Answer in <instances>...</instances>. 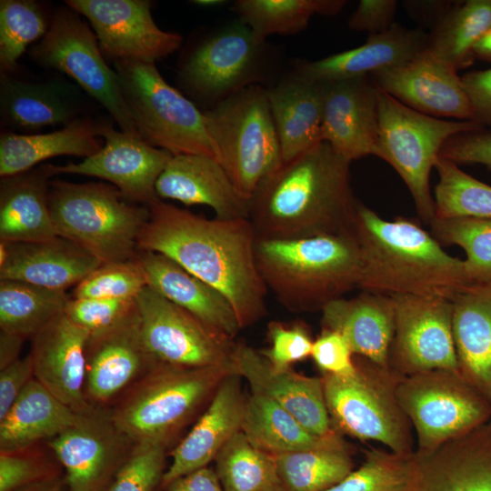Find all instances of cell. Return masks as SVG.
I'll list each match as a JSON object with an SVG mask.
<instances>
[{
  "label": "cell",
  "mask_w": 491,
  "mask_h": 491,
  "mask_svg": "<svg viewBox=\"0 0 491 491\" xmlns=\"http://www.w3.org/2000/svg\"><path fill=\"white\" fill-rule=\"evenodd\" d=\"M63 466L45 444L0 452V491H11L62 473Z\"/></svg>",
  "instance_id": "48"
},
{
  "label": "cell",
  "mask_w": 491,
  "mask_h": 491,
  "mask_svg": "<svg viewBox=\"0 0 491 491\" xmlns=\"http://www.w3.org/2000/svg\"><path fill=\"white\" fill-rule=\"evenodd\" d=\"M470 100L474 120L491 127V68L474 70L461 76Z\"/></svg>",
  "instance_id": "56"
},
{
  "label": "cell",
  "mask_w": 491,
  "mask_h": 491,
  "mask_svg": "<svg viewBox=\"0 0 491 491\" xmlns=\"http://www.w3.org/2000/svg\"><path fill=\"white\" fill-rule=\"evenodd\" d=\"M456 2L453 1H405L403 5L408 15L421 26L430 28V31L439 24Z\"/></svg>",
  "instance_id": "57"
},
{
  "label": "cell",
  "mask_w": 491,
  "mask_h": 491,
  "mask_svg": "<svg viewBox=\"0 0 491 491\" xmlns=\"http://www.w3.org/2000/svg\"><path fill=\"white\" fill-rule=\"evenodd\" d=\"M451 300L458 371L491 401V286L471 287Z\"/></svg>",
  "instance_id": "33"
},
{
  "label": "cell",
  "mask_w": 491,
  "mask_h": 491,
  "mask_svg": "<svg viewBox=\"0 0 491 491\" xmlns=\"http://www.w3.org/2000/svg\"><path fill=\"white\" fill-rule=\"evenodd\" d=\"M89 332L62 314L31 338L34 377L80 415L98 407L85 394Z\"/></svg>",
  "instance_id": "23"
},
{
  "label": "cell",
  "mask_w": 491,
  "mask_h": 491,
  "mask_svg": "<svg viewBox=\"0 0 491 491\" xmlns=\"http://www.w3.org/2000/svg\"><path fill=\"white\" fill-rule=\"evenodd\" d=\"M396 393L415 428L417 452L432 451L491 418V401L458 370L400 376Z\"/></svg>",
  "instance_id": "11"
},
{
  "label": "cell",
  "mask_w": 491,
  "mask_h": 491,
  "mask_svg": "<svg viewBox=\"0 0 491 491\" xmlns=\"http://www.w3.org/2000/svg\"><path fill=\"white\" fill-rule=\"evenodd\" d=\"M148 208L140 251L168 256L223 294L241 328L266 314L268 291L257 268V236L249 219H207L160 198Z\"/></svg>",
  "instance_id": "1"
},
{
  "label": "cell",
  "mask_w": 491,
  "mask_h": 491,
  "mask_svg": "<svg viewBox=\"0 0 491 491\" xmlns=\"http://www.w3.org/2000/svg\"><path fill=\"white\" fill-rule=\"evenodd\" d=\"M233 372L246 380L251 392L277 403L313 434L338 433L326 408L323 376H307L292 368L276 370L259 351L244 343H237Z\"/></svg>",
  "instance_id": "24"
},
{
  "label": "cell",
  "mask_w": 491,
  "mask_h": 491,
  "mask_svg": "<svg viewBox=\"0 0 491 491\" xmlns=\"http://www.w3.org/2000/svg\"><path fill=\"white\" fill-rule=\"evenodd\" d=\"M114 65L124 99L144 141L172 155H204L217 161L205 113L171 86L155 64L125 60Z\"/></svg>",
  "instance_id": "9"
},
{
  "label": "cell",
  "mask_w": 491,
  "mask_h": 491,
  "mask_svg": "<svg viewBox=\"0 0 491 491\" xmlns=\"http://www.w3.org/2000/svg\"><path fill=\"white\" fill-rule=\"evenodd\" d=\"M1 112L10 125L35 131L66 125L76 119V109L56 83L35 84L1 77Z\"/></svg>",
  "instance_id": "37"
},
{
  "label": "cell",
  "mask_w": 491,
  "mask_h": 491,
  "mask_svg": "<svg viewBox=\"0 0 491 491\" xmlns=\"http://www.w3.org/2000/svg\"><path fill=\"white\" fill-rule=\"evenodd\" d=\"M428 46V33L395 24L368 35L365 44L316 61H298L294 71L316 83L370 76L406 65Z\"/></svg>",
  "instance_id": "26"
},
{
  "label": "cell",
  "mask_w": 491,
  "mask_h": 491,
  "mask_svg": "<svg viewBox=\"0 0 491 491\" xmlns=\"http://www.w3.org/2000/svg\"><path fill=\"white\" fill-rule=\"evenodd\" d=\"M31 55L41 65L74 78L106 109L121 131L139 136L116 72L106 65L95 34L75 10L63 7L55 13Z\"/></svg>",
  "instance_id": "13"
},
{
  "label": "cell",
  "mask_w": 491,
  "mask_h": 491,
  "mask_svg": "<svg viewBox=\"0 0 491 491\" xmlns=\"http://www.w3.org/2000/svg\"><path fill=\"white\" fill-rule=\"evenodd\" d=\"M345 0H237L232 9L261 39L303 31L312 16L336 15Z\"/></svg>",
  "instance_id": "41"
},
{
  "label": "cell",
  "mask_w": 491,
  "mask_h": 491,
  "mask_svg": "<svg viewBox=\"0 0 491 491\" xmlns=\"http://www.w3.org/2000/svg\"><path fill=\"white\" fill-rule=\"evenodd\" d=\"M90 23L103 55L116 61H155L176 51L179 34L161 30L147 0H68Z\"/></svg>",
  "instance_id": "17"
},
{
  "label": "cell",
  "mask_w": 491,
  "mask_h": 491,
  "mask_svg": "<svg viewBox=\"0 0 491 491\" xmlns=\"http://www.w3.org/2000/svg\"><path fill=\"white\" fill-rule=\"evenodd\" d=\"M147 286L136 259L102 264L73 290L75 298L135 299Z\"/></svg>",
  "instance_id": "47"
},
{
  "label": "cell",
  "mask_w": 491,
  "mask_h": 491,
  "mask_svg": "<svg viewBox=\"0 0 491 491\" xmlns=\"http://www.w3.org/2000/svg\"><path fill=\"white\" fill-rule=\"evenodd\" d=\"M156 365L144 346L136 307L114 326L89 336L85 396L95 407L110 408Z\"/></svg>",
  "instance_id": "19"
},
{
  "label": "cell",
  "mask_w": 491,
  "mask_h": 491,
  "mask_svg": "<svg viewBox=\"0 0 491 491\" xmlns=\"http://www.w3.org/2000/svg\"><path fill=\"white\" fill-rule=\"evenodd\" d=\"M70 298L65 291L0 279V329L31 339L65 313Z\"/></svg>",
  "instance_id": "38"
},
{
  "label": "cell",
  "mask_w": 491,
  "mask_h": 491,
  "mask_svg": "<svg viewBox=\"0 0 491 491\" xmlns=\"http://www.w3.org/2000/svg\"><path fill=\"white\" fill-rule=\"evenodd\" d=\"M82 416L34 377L0 419V452L47 442L77 423Z\"/></svg>",
  "instance_id": "34"
},
{
  "label": "cell",
  "mask_w": 491,
  "mask_h": 491,
  "mask_svg": "<svg viewBox=\"0 0 491 491\" xmlns=\"http://www.w3.org/2000/svg\"><path fill=\"white\" fill-rule=\"evenodd\" d=\"M135 259L147 286L210 326L236 337L242 328L223 294L160 253L139 250Z\"/></svg>",
  "instance_id": "29"
},
{
  "label": "cell",
  "mask_w": 491,
  "mask_h": 491,
  "mask_svg": "<svg viewBox=\"0 0 491 491\" xmlns=\"http://www.w3.org/2000/svg\"><path fill=\"white\" fill-rule=\"evenodd\" d=\"M99 124L76 118L59 130L45 134H2L0 175H17L52 157L75 155L87 158L103 147Z\"/></svg>",
  "instance_id": "35"
},
{
  "label": "cell",
  "mask_w": 491,
  "mask_h": 491,
  "mask_svg": "<svg viewBox=\"0 0 491 491\" xmlns=\"http://www.w3.org/2000/svg\"><path fill=\"white\" fill-rule=\"evenodd\" d=\"M435 168V218H491V185L439 156Z\"/></svg>",
  "instance_id": "43"
},
{
  "label": "cell",
  "mask_w": 491,
  "mask_h": 491,
  "mask_svg": "<svg viewBox=\"0 0 491 491\" xmlns=\"http://www.w3.org/2000/svg\"><path fill=\"white\" fill-rule=\"evenodd\" d=\"M241 431L256 447L272 456L347 446L341 434L315 435L277 403L253 392L246 397Z\"/></svg>",
  "instance_id": "36"
},
{
  "label": "cell",
  "mask_w": 491,
  "mask_h": 491,
  "mask_svg": "<svg viewBox=\"0 0 491 491\" xmlns=\"http://www.w3.org/2000/svg\"><path fill=\"white\" fill-rule=\"evenodd\" d=\"M376 157L388 163L408 188L420 219H435L430 174L453 135L483 127L474 120H444L419 113L377 87Z\"/></svg>",
  "instance_id": "10"
},
{
  "label": "cell",
  "mask_w": 491,
  "mask_h": 491,
  "mask_svg": "<svg viewBox=\"0 0 491 491\" xmlns=\"http://www.w3.org/2000/svg\"><path fill=\"white\" fill-rule=\"evenodd\" d=\"M322 375L351 376L356 372L355 354L339 332L322 328L314 339L311 356Z\"/></svg>",
  "instance_id": "52"
},
{
  "label": "cell",
  "mask_w": 491,
  "mask_h": 491,
  "mask_svg": "<svg viewBox=\"0 0 491 491\" xmlns=\"http://www.w3.org/2000/svg\"><path fill=\"white\" fill-rule=\"evenodd\" d=\"M266 89L283 163L321 142L323 95L320 83L294 70Z\"/></svg>",
  "instance_id": "32"
},
{
  "label": "cell",
  "mask_w": 491,
  "mask_h": 491,
  "mask_svg": "<svg viewBox=\"0 0 491 491\" xmlns=\"http://www.w3.org/2000/svg\"><path fill=\"white\" fill-rule=\"evenodd\" d=\"M269 58L266 41L238 18L209 35L190 53L180 78L191 95L212 107L244 88L260 85Z\"/></svg>",
  "instance_id": "14"
},
{
  "label": "cell",
  "mask_w": 491,
  "mask_h": 491,
  "mask_svg": "<svg viewBox=\"0 0 491 491\" xmlns=\"http://www.w3.org/2000/svg\"><path fill=\"white\" fill-rule=\"evenodd\" d=\"M50 22L40 6L28 0L0 2V66L11 72L32 42L43 37Z\"/></svg>",
  "instance_id": "45"
},
{
  "label": "cell",
  "mask_w": 491,
  "mask_h": 491,
  "mask_svg": "<svg viewBox=\"0 0 491 491\" xmlns=\"http://www.w3.org/2000/svg\"><path fill=\"white\" fill-rule=\"evenodd\" d=\"M256 259L267 291L292 312L322 311L358 288L360 254L352 232L257 239Z\"/></svg>",
  "instance_id": "4"
},
{
  "label": "cell",
  "mask_w": 491,
  "mask_h": 491,
  "mask_svg": "<svg viewBox=\"0 0 491 491\" xmlns=\"http://www.w3.org/2000/svg\"><path fill=\"white\" fill-rule=\"evenodd\" d=\"M284 491H326L355 470L348 446L273 456Z\"/></svg>",
  "instance_id": "40"
},
{
  "label": "cell",
  "mask_w": 491,
  "mask_h": 491,
  "mask_svg": "<svg viewBox=\"0 0 491 491\" xmlns=\"http://www.w3.org/2000/svg\"><path fill=\"white\" fill-rule=\"evenodd\" d=\"M65 486V476L61 474L22 486L11 491H64Z\"/></svg>",
  "instance_id": "60"
},
{
  "label": "cell",
  "mask_w": 491,
  "mask_h": 491,
  "mask_svg": "<svg viewBox=\"0 0 491 491\" xmlns=\"http://www.w3.org/2000/svg\"><path fill=\"white\" fill-rule=\"evenodd\" d=\"M491 28V0L456 2L428 33L427 48L456 70L474 62L473 49Z\"/></svg>",
  "instance_id": "39"
},
{
  "label": "cell",
  "mask_w": 491,
  "mask_h": 491,
  "mask_svg": "<svg viewBox=\"0 0 491 491\" xmlns=\"http://www.w3.org/2000/svg\"><path fill=\"white\" fill-rule=\"evenodd\" d=\"M99 135L105 141L99 152L80 163L49 165L53 176L71 174L106 180L125 199L145 206L159 199L155 184L172 155L107 125L99 124Z\"/></svg>",
  "instance_id": "18"
},
{
  "label": "cell",
  "mask_w": 491,
  "mask_h": 491,
  "mask_svg": "<svg viewBox=\"0 0 491 491\" xmlns=\"http://www.w3.org/2000/svg\"><path fill=\"white\" fill-rule=\"evenodd\" d=\"M204 113L218 163L250 201L283 164L266 89L261 85H250Z\"/></svg>",
  "instance_id": "7"
},
{
  "label": "cell",
  "mask_w": 491,
  "mask_h": 491,
  "mask_svg": "<svg viewBox=\"0 0 491 491\" xmlns=\"http://www.w3.org/2000/svg\"><path fill=\"white\" fill-rule=\"evenodd\" d=\"M267 338L269 346L259 352L276 370L290 369L295 363L311 356L314 339L303 322L271 321Z\"/></svg>",
  "instance_id": "50"
},
{
  "label": "cell",
  "mask_w": 491,
  "mask_h": 491,
  "mask_svg": "<svg viewBox=\"0 0 491 491\" xmlns=\"http://www.w3.org/2000/svg\"><path fill=\"white\" fill-rule=\"evenodd\" d=\"M242 377L227 375L191 430L170 452L172 463L165 470L160 486L215 461L227 442L241 431L246 397Z\"/></svg>",
  "instance_id": "25"
},
{
  "label": "cell",
  "mask_w": 491,
  "mask_h": 491,
  "mask_svg": "<svg viewBox=\"0 0 491 491\" xmlns=\"http://www.w3.org/2000/svg\"><path fill=\"white\" fill-rule=\"evenodd\" d=\"M389 367L400 376L434 369L458 370L452 300L436 296H396Z\"/></svg>",
  "instance_id": "15"
},
{
  "label": "cell",
  "mask_w": 491,
  "mask_h": 491,
  "mask_svg": "<svg viewBox=\"0 0 491 491\" xmlns=\"http://www.w3.org/2000/svg\"><path fill=\"white\" fill-rule=\"evenodd\" d=\"M323 95L321 142L352 162L377 155V86L371 77L320 83Z\"/></svg>",
  "instance_id": "22"
},
{
  "label": "cell",
  "mask_w": 491,
  "mask_h": 491,
  "mask_svg": "<svg viewBox=\"0 0 491 491\" xmlns=\"http://www.w3.org/2000/svg\"><path fill=\"white\" fill-rule=\"evenodd\" d=\"M322 328L341 333L356 356L386 368L395 333L392 296L363 291L339 298L322 309Z\"/></svg>",
  "instance_id": "30"
},
{
  "label": "cell",
  "mask_w": 491,
  "mask_h": 491,
  "mask_svg": "<svg viewBox=\"0 0 491 491\" xmlns=\"http://www.w3.org/2000/svg\"><path fill=\"white\" fill-rule=\"evenodd\" d=\"M409 456L389 450L372 448L363 463L345 479L326 491H403L406 483Z\"/></svg>",
  "instance_id": "46"
},
{
  "label": "cell",
  "mask_w": 491,
  "mask_h": 491,
  "mask_svg": "<svg viewBox=\"0 0 491 491\" xmlns=\"http://www.w3.org/2000/svg\"><path fill=\"white\" fill-rule=\"evenodd\" d=\"M49 165L1 177L0 241L42 242L57 236L49 206Z\"/></svg>",
  "instance_id": "31"
},
{
  "label": "cell",
  "mask_w": 491,
  "mask_h": 491,
  "mask_svg": "<svg viewBox=\"0 0 491 491\" xmlns=\"http://www.w3.org/2000/svg\"><path fill=\"white\" fill-rule=\"evenodd\" d=\"M396 0H361L348 20V27L369 35L383 33L396 24Z\"/></svg>",
  "instance_id": "54"
},
{
  "label": "cell",
  "mask_w": 491,
  "mask_h": 491,
  "mask_svg": "<svg viewBox=\"0 0 491 491\" xmlns=\"http://www.w3.org/2000/svg\"><path fill=\"white\" fill-rule=\"evenodd\" d=\"M101 265L95 256L59 235L42 242L0 241V279L65 291Z\"/></svg>",
  "instance_id": "27"
},
{
  "label": "cell",
  "mask_w": 491,
  "mask_h": 491,
  "mask_svg": "<svg viewBox=\"0 0 491 491\" xmlns=\"http://www.w3.org/2000/svg\"><path fill=\"white\" fill-rule=\"evenodd\" d=\"M25 338L7 332H0V369L17 360Z\"/></svg>",
  "instance_id": "59"
},
{
  "label": "cell",
  "mask_w": 491,
  "mask_h": 491,
  "mask_svg": "<svg viewBox=\"0 0 491 491\" xmlns=\"http://www.w3.org/2000/svg\"><path fill=\"white\" fill-rule=\"evenodd\" d=\"M351 376L322 375L332 426L341 435L376 441L399 456L414 450L412 425L401 408L396 389L400 375L356 356Z\"/></svg>",
  "instance_id": "8"
},
{
  "label": "cell",
  "mask_w": 491,
  "mask_h": 491,
  "mask_svg": "<svg viewBox=\"0 0 491 491\" xmlns=\"http://www.w3.org/2000/svg\"><path fill=\"white\" fill-rule=\"evenodd\" d=\"M227 367L188 368L156 365L115 405L110 415L135 444L168 446L172 438L206 406Z\"/></svg>",
  "instance_id": "6"
},
{
  "label": "cell",
  "mask_w": 491,
  "mask_h": 491,
  "mask_svg": "<svg viewBox=\"0 0 491 491\" xmlns=\"http://www.w3.org/2000/svg\"><path fill=\"white\" fill-rule=\"evenodd\" d=\"M371 78L379 89L419 113L474 120L457 70L428 48L406 65L375 73Z\"/></svg>",
  "instance_id": "20"
},
{
  "label": "cell",
  "mask_w": 491,
  "mask_h": 491,
  "mask_svg": "<svg viewBox=\"0 0 491 491\" xmlns=\"http://www.w3.org/2000/svg\"><path fill=\"white\" fill-rule=\"evenodd\" d=\"M113 185L50 181L49 206L57 235L102 264L134 260L149 208L125 201Z\"/></svg>",
  "instance_id": "5"
},
{
  "label": "cell",
  "mask_w": 491,
  "mask_h": 491,
  "mask_svg": "<svg viewBox=\"0 0 491 491\" xmlns=\"http://www.w3.org/2000/svg\"><path fill=\"white\" fill-rule=\"evenodd\" d=\"M136 308L135 299L75 298L68 301L65 314L90 335L105 331Z\"/></svg>",
  "instance_id": "51"
},
{
  "label": "cell",
  "mask_w": 491,
  "mask_h": 491,
  "mask_svg": "<svg viewBox=\"0 0 491 491\" xmlns=\"http://www.w3.org/2000/svg\"><path fill=\"white\" fill-rule=\"evenodd\" d=\"M161 199L185 205L209 206L219 219H248L249 201L236 189L223 166L213 157L172 155L155 184Z\"/></svg>",
  "instance_id": "28"
},
{
  "label": "cell",
  "mask_w": 491,
  "mask_h": 491,
  "mask_svg": "<svg viewBox=\"0 0 491 491\" xmlns=\"http://www.w3.org/2000/svg\"><path fill=\"white\" fill-rule=\"evenodd\" d=\"M475 58L491 63V28L475 45Z\"/></svg>",
  "instance_id": "61"
},
{
  "label": "cell",
  "mask_w": 491,
  "mask_h": 491,
  "mask_svg": "<svg viewBox=\"0 0 491 491\" xmlns=\"http://www.w3.org/2000/svg\"><path fill=\"white\" fill-rule=\"evenodd\" d=\"M350 164L320 142L283 163L249 201L257 239H301L351 233L358 201Z\"/></svg>",
  "instance_id": "2"
},
{
  "label": "cell",
  "mask_w": 491,
  "mask_h": 491,
  "mask_svg": "<svg viewBox=\"0 0 491 491\" xmlns=\"http://www.w3.org/2000/svg\"><path fill=\"white\" fill-rule=\"evenodd\" d=\"M352 233L359 248L358 288L363 291L452 299L472 287L464 259L446 253L415 220H386L358 202Z\"/></svg>",
  "instance_id": "3"
},
{
  "label": "cell",
  "mask_w": 491,
  "mask_h": 491,
  "mask_svg": "<svg viewBox=\"0 0 491 491\" xmlns=\"http://www.w3.org/2000/svg\"><path fill=\"white\" fill-rule=\"evenodd\" d=\"M165 489L166 491H225L215 470L209 466L175 479Z\"/></svg>",
  "instance_id": "58"
},
{
  "label": "cell",
  "mask_w": 491,
  "mask_h": 491,
  "mask_svg": "<svg viewBox=\"0 0 491 491\" xmlns=\"http://www.w3.org/2000/svg\"><path fill=\"white\" fill-rule=\"evenodd\" d=\"M225 491H284L272 455L256 447L240 431L215 459Z\"/></svg>",
  "instance_id": "42"
},
{
  "label": "cell",
  "mask_w": 491,
  "mask_h": 491,
  "mask_svg": "<svg viewBox=\"0 0 491 491\" xmlns=\"http://www.w3.org/2000/svg\"><path fill=\"white\" fill-rule=\"evenodd\" d=\"M429 225L441 245L458 246L465 251L472 287L491 286V218H435Z\"/></svg>",
  "instance_id": "44"
},
{
  "label": "cell",
  "mask_w": 491,
  "mask_h": 491,
  "mask_svg": "<svg viewBox=\"0 0 491 491\" xmlns=\"http://www.w3.org/2000/svg\"><path fill=\"white\" fill-rule=\"evenodd\" d=\"M439 156L459 165H482L491 171V131L486 128L466 131L450 137Z\"/></svg>",
  "instance_id": "53"
},
{
  "label": "cell",
  "mask_w": 491,
  "mask_h": 491,
  "mask_svg": "<svg viewBox=\"0 0 491 491\" xmlns=\"http://www.w3.org/2000/svg\"><path fill=\"white\" fill-rule=\"evenodd\" d=\"M33 378L34 371L29 355L0 369V419L7 414Z\"/></svg>",
  "instance_id": "55"
},
{
  "label": "cell",
  "mask_w": 491,
  "mask_h": 491,
  "mask_svg": "<svg viewBox=\"0 0 491 491\" xmlns=\"http://www.w3.org/2000/svg\"><path fill=\"white\" fill-rule=\"evenodd\" d=\"M225 3L224 0H195L193 4L203 7H215L223 5Z\"/></svg>",
  "instance_id": "62"
},
{
  "label": "cell",
  "mask_w": 491,
  "mask_h": 491,
  "mask_svg": "<svg viewBox=\"0 0 491 491\" xmlns=\"http://www.w3.org/2000/svg\"><path fill=\"white\" fill-rule=\"evenodd\" d=\"M144 346L158 365L227 367L233 372L235 338L145 286L136 296ZM234 373V372H233Z\"/></svg>",
  "instance_id": "12"
},
{
  "label": "cell",
  "mask_w": 491,
  "mask_h": 491,
  "mask_svg": "<svg viewBox=\"0 0 491 491\" xmlns=\"http://www.w3.org/2000/svg\"><path fill=\"white\" fill-rule=\"evenodd\" d=\"M45 444L62 465L69 491H105L135 446L110 409L101 407Z\"/></svg>",
  "instance_id": "16"
},
{
  "label": "cell",
  "mask_w": 491,
  "mask_h": 491,
  "mask_svg": "<svg viewBox=\"0 0 491 491\" xmlns=\"http://www.w3.org/2000/svg\"><path fill=\"white\" fill-rule=\"evenodd\" d=\"M166 450L164 444H135L105 491H154L165 472Z\"/></svg>",
  "instance_id": "49"
},
{
  "label": "cell",
  "mask_w": 491,
  "mask_h": 491,
  "mask_svg": "<svg viewBox=\"0 0 491 491\" xmlns=\"http://www.w3.org/2000/svg\"><path fill=\"white\" fill-rule=\"evenodd\" d=\"M403 491H491V418L432 451H415Z\"/></svg>",
  "instance_id": "21"
}]
</instances>
